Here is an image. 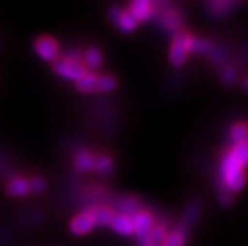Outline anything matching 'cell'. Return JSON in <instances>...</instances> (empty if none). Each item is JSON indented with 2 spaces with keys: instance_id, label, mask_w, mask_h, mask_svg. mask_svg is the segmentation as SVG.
Here are the masks:
<instances>
[{
  "instance_id": "cell-21",
  "label": "cell",
  "mask_w": 248,
  "mask_h": 246,
  "mask_svg": "<svg viewBox=\"0 0 248 246\" xmlns=\"http://www.w3.org/2000/svg\"><path fill=\"white\" fill-rule=\"evenodd\" d=\"M115 25H116L117 28L123 31V33H131V31L135 30L136 27H138V22L132 18L131 14H130L127 10H124V12L121 13L120 18L117 19V22L115 23Z\"/></svg>"
},
{
  "instance_id": "cell-8",
  "label": "cell",
  "mask_w": 248,
  "mask_h": 246,
  "mask_svg": "<svg viewBox=\"0 0 248 246\" xmlns=\"http://www.w3.org/2000/svg\"><path fill=\"white\" fill-rule=\"evenodd\" d=\"M113 212L120 215L132 217L142 210V201L134 195H124L112 201Z\"/></svg>"
},
{
  "instance_id": "cell-13",
  "label": "cell",
  "mask_w": 248,
  "mask_h": 246,
  "mask_svg": "<svg viewBox=\"0 0 248 246\" xmlns=\"http://www.w3.org/2000/svg\"><path fill=\"white\" fill-rule=\"evenodd\" d=\"M241 5L239 1H228V0H219V1H209L205 4L208 13L214 18H224L230 15L236 6Z\"/></svg>"
},
{
  "instance_id": "cell-17",
  "label": "cell",
  "mask_w": 248,
  "mask_h": 246,
  "mask_svg": "<svg viewBox=\"0 0 248 246\" xmlns=\"http://www.w3.org/2000/svg\"><path fill=\"white\" fill-rule=\"evenodd\" d=\"M188 49L189 53H195L199 56H209L212 50L214 49V45L212 42L207 39H201V38L193 37L188 34Z\"/></svg>"
},
{
  "instance_id": "cell-20",
  "label": "cell",
  "mask_w": 248,
  "mask_h": 246,
  "mask_svg": "<svg viewBox=\"0 0 248 246\" xmlns=\"http://www.w3.org/2000/svg\"><path fill=\"white\" fill-rule=\"evenodd\" d=\"M230 141L234 145L242 144V142H247L248 141V125L243 123V122H238L234 123L232 127L230 128V133H228Z\"/></svg>"
},
{
  "instance_id": "cell-5",
  "label": "cell",
  "mask_w": 248,
  "mask_h": 246,
  "mask_svg": "<svg viewBox=\"0 0 248 246\" xmlns=\"http://www.w3.org/2000/svg\"><path fill=\"white\" fill-rule=\"evenodd\" d=\"M134 225V235L136 236L138 246H149V236L154 228L155 216L153 212L142 209L131 217Z\"/></svg>"
},
{
  "instance_id": "cell-15",
  "label": "cell",
  "mask_w": 248,
  "mask_h": 246,
  "mask_svg": "<svg viewBox=\"0 0 248 246\" xmlns=\"http://www.w3.org/2000/svg\"><path fill=\"white\" fill-rule=\"evenodd\" d=\"M93 161H94V153L91 151L82 148L75 153L73 157V166L77 171L81 172H87L92 171L93 167Z\"/></svg>"
},
{
  "instance_id": "cell-18",
  "label": "cell",
  "mask_w": 248,
  "mask_h": 246,
  "mask_svg": "<svg viewBox=\"0 0 248 246\" xmlns=\"http://www.w3.org/2000/svg\"><path fill=\"white\" fill-rule=\"evenodd\" d=\"M82 63L86 67V69L96 71L102 66V53L101 50L96 47H90L82 53Z\"/></svg>"
},
{
  "instance_id": "cell-11",
  "label": "cell",
  "mask_w": 248,
  "mask_h": 246,
  "mask_svg": "<svg viewBox=\"0 0 248 246\" xmlns=\"http://www.w3.org/2000/svg\"><path fill=\"white\" fill-rule=\"evenodd\" d=\"M127 12L131 14V16L136 22H146L153 19L154 15V8L153 4L149 0H135L129 4Z\"/></svg>"
},
{
  "instance_id": "cell-23",
  "label": "cell",
  "mask_w": 248,
  "mask_h": 246,
  "mask_svg": "<svg viewBox=\"0 0 248 246\" xmlns=\"http://www.w3.org/2000/svg\"><path fill=\"white\" fill-rule=\"evenodd\" d=\"M217 187H218V200H219L220 205L224 206V207H228L233 203V200H234V196L233 193L231 192L226 186L220 184L219 181H217Z\"/></svg>"
},
{
  "instance_id": "cell-9",
  "label": "cell",
  "mask_w": 248,
  "mask_h": 246,
  "mask_svg": "<svg viewBox=\"0 0 248 246\" xmlns=\"http://www.w3.org/2000/svg\"><path fill=\"white\" fill-rule=\"evenodd\" d=\"M94 228H96V221H94L91 209L82 210L69 222V230L73 235H77V236L88 234Z\"/></svg>"
},
{
  "instance_id": "cell-4",
  "label": "cell",
  "mask_w": 248,
  "mask_h": 246,
  "mask_svg": "<svg viewBox=\"0 0 248 246\" xmlns=\"http://www.w3.org/2000/svg\"><path fill=\"white\" fill-rule=\"evenodd\" d=\"M52 69L57 75H60L61 78L75 82V83L83 78L88 73L86 67L83 66V63L78 62V60H73L64 56L60 57L56 62L52 63Z\"/></svg>"
},
{
  "instance_id": "cell-29",
  "label": "cell",
  "mask_w": 248,
  "mask_h": 246,
  "mask_svg": "<svg viewBox=\"0 0 248 246\" xmlns=\"http://www.w3.org/2000/svg\"><path fill=\"white\" fill-rule=\"evenodd\" d=\"M3 172V159L0 157V174Z\"/></svg>"
},
{
  "instance_id": "cell-25",
  "label": "cell",
  "mask_w": 248,
  "mask_h": 246,
  "mask_svg": "<svg viewBox=\"0 0 248 246\" xmlns=\"http://www.w3.org/2000/svg\"><path fill=\"white\" fill-rule=\"evenodd\" d=\"M220 78H222V82H223L224 84H227V86H232V84L236 82L237 78L236 71H234L232 67H226V68L222 71Z\"/></svg>"
},
{
  "instance_id": "cell-28",
  "label": "cell",
  "mask_w": 248,
  "mask_h": 246,
  "mask_svg": "<svg viewBox=\"0 0 248 246\" xmlns=\"http://www.w3.org/2000/svg\"><path fill=\"white\" fill-rule=\"evenodd\" d=\"M242 87H243V89H245V90H247V92H248V78H246L245 81H243V83H242Z\"/></svg>"
},
{
  "instance_id": "cell-19",
  "label": "cell",
  "mask_w": 248,
  "mask_h": 246,
  "mask_svg": "<svg viewBox=\"0 0 248 246\" xmlns=\"http://www.w3.org/2000/svg\"><path fill=\"white\" fill-rule=\"evenodd\" d=\"M91 209L92 214H93L94 221H96V226L100 228H107L110 226V222L112 220L115 212L108 206H94V207H88Z\"/></svg>"
},
{
  "instance_id": "cell-16",
  "label": "cell",
  "mask_w": 248,
  "mask_h": 246,
  "mask_svg": "<svg viewBox=\"0 0 248 246\" xmlns=\"http://www.w3.org/2000/svg\"><path fill=\"white\" fill-rule=\"evenodd\" d=\"M108 228H111L113 231H116L117 234L123 235V236H131L134 234V225H132L131 217L120 215V214L113 215Z\"/></svg>"
},
{
  "instance_id": "cell-22",
  "label": "cell",
  "mask_w": 248,
  "mask_h": 246,
  "mask_svg": "<svg viewBox=\"0 0 248 246\" xmlns=\"http://www.w3.org/2000/svg\"><path fill=\"white\" fill-rule=\"evenodd\" d=\"M186 240V235L175 229V230L168 234L167 239H165V241H164V244L161 246H184Z\"/></svg>"
},
{
  "instance_id": "cell-26",
  "label": "cell",
  "mask_w": 248,
  "mask_h": 246,
  "mask_svg": "<svg viewBox=\"0 0 248 246\" xmlns=\"http://www.w3.org/2000/svg\"><path fill=\"white\" fill-rule=\"evenodd\" d=\"M123 12H124V9L121 8V6H119V5L111 6L110 9H108V13H107V14H108V19H110V22L112 23V24H115Z\"/></svg>"
},
{
  "instance_id": "cell-6",
  "label": "cell",
  "mask_w": 248,
  "mask_h": 246,
  "mask_svg": "<svg viewBox=\"0 0 248 246\" xmlns=\"http://www.w3.org/2000/svg\"><path fill=\"white\" fill-rule=\"evenodd\" d=\"M189 54L190 53L188 49V34L184 30L174 34L169 52L170 64L179 68L186 62Z\"/></svg>"
},
{
  "instance_id": "cell-14",
  "label": "cell",
  "mask_w": 248,
  "mask_h": 246,
  "mask_svg": "<svg viewBox=\"0 0 248 246\" xmlns=\"http://www.w3.org/2000/svg\"><path fill=\"white\" fill-rule=\"evenodd\" d=\"M115 170V166H113V159H111L108 155L106 153H94V161H93V167H92V171L96 172L100 176H111Z\"/></svg>"
},
{
  "instance_id": "cell-27",
  "label": "cell",
  "mask_w": 248,
  "mask_h": 246,
  "mask_svg": "<svg viewBox=\"0 0 248 246\" xmlns=\"http://www.w3.org/2000/svg\"><path fill=\"white\" fill-rule=\"evenodd\" d=\"M214 63H217V64H222V63L226 60V53H224L222 49H218V48L214 47V49L212 50V53L209 54Z\"/></svg>"
},
{
  "instance_id": "cell-24",
  "label": "cell",
  "mask_w": 248,
  "mask_h": 246,
  "mask_svg": "<svg viewBox=\"0 0 248 246\" xmlns=\"http://www.w3.org/2000/svg\"><path fill=\"white\" fill-rule=\"evenodd\" d=\"M29 186H31V192L34 195H41L42 192L47 190V181L41 176H33L28 178Z\"/></svg>"
},
{
  "instance_id": "cell-3",
  "label": "cell",
  "mask_w": 248,
  "mask_h": 246,
  "mask_svg": "<svg viewBox=\"0 0 248 246\" xmlns=\"http://www.w3.org/2000/svg\"><path fill=\"white\" fill-rule=\"evenodd\" d=\"M117 79L111 74H96L88 72L83 78L76 82V88L81 93H105L117 87Z\"/></svg>"
},
{
  "instance_id": "cell-2",
  "label": "cell",
  "mask_w": 248,
  "mask_h": 246,
  "mask_svg": "<svg viewBox=\"0 0 248 246\" xmlns=\"http://www.w3.org/2000/svg\"><path fill=\"white\" fill-rule=\"evenodd\" d=\"M151 4L154 8L153 19H155L165 30L174 34L183 31V13L180 10L171 8L169 1H151Z\"/></svg>"
},
{
  "instance_id": "cell-12",
  "label": "cell",
  "mask_w": 248,
  "mask_h": 246,
  "mask_svg": "<svg viewBox=\"0 0 248 246\" xmlns=\"http://www.w3.org/2000/svg\"><path fill=\"white\" fill-rule=\"evenodd\" d=\"M5 192L12 197L27 196L31 193V186H29L28 178L22 176H14L8 181L5 186Z\"/></svg>"
},
{
  "instance_id": "cell-1",
  "label": "cell",
  "mask_w": 248,
  "mask_h": 246,
  "mask_svg": "<svg viewBox=\"0 0 248 246\" xmlns=\"http://www.w3.org/2000/svg\"><path fill=\"white\" fill-rule=\"evenodd\" d=\"M248 165V141L234 145L220 159L219 181L231 192H238L246 184L245 167Z\"/></svg>"
},
{
  "instance_id": "cell-10",
  "label": "cell",
  "mask_w": 248,
  "mask_h": 246,
  "mask_svg": "<svg viewBox=\"0 0 248 246\" xmlns=\"http://www.w3.org/2000/svg\"><path fill=\"white\" fill-rule=\"evenodd\" d=\"M202 212V203H199L198 200H194L192 203L186 206V212H184V217H183V221L180 222V225L176 228V230H179L180 232L188 236L189 231L192 229L193 225L198 221L199 217H201Z\"/></svg>"
},
{
  "instance_id": "cell-7",
  "label": "cell",
  "mask_w": 248,
  "mask_h": 246,
  "mask_svg": "<svg viewBox=\"0 0 248 246\" xmlns=\"http://www.w3.org/2000/svg\"><path fill=\"white\" fill-rule=\"evenodd\" d=\"M35 53L46 62H56L61 57L60 44L54 38L49 35H42L38 37L34 42Z\"/></svg>"
}]
</instances>
